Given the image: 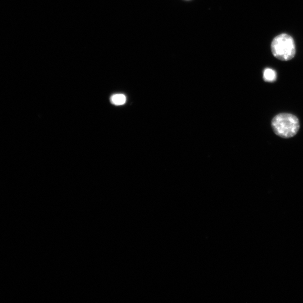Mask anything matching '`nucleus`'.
<instances>
[{
	"label": "nucleus",
	"instance_id": "f03ea898",
	"mask_svg": "<svg viewBox=\"0 0 303 303\" xmlns=\"http://www.w3.org/2000/svg\"><path fill=\"white\" fill-rule=\"evenodd\" d=\"M271 47L272 54L282 61H289L294 58L296 54L294 40L287 34L277 35L272 40Z\"/></svg>",
	"mask_w": 303,
	"mask_h": 303
},
{
	"label": "nucleus",
	"instance_id": "20e7f679",
	"mask_svg": "<svg viewBox=\"0 0 303 303\" xmlns=\"http://www.w3.org/2000/svg\"><path fill=\"white\" fill-rule=\"evenodd\" d=\"M110 101L112 104L121 106L125 104L126 97L124 94H115L111 97Z\"/></svg>",
	"mask_w": 303,
	"mask_h": 303
},
{
	"label": "nucleus",
	"instance_id": "7ed1b4c3",
	"mask_svg": "<svg viewBox=\"0 0 303 303\" xmlns=\"http://www.w3.org/2000/svg\"><path fill=\"white\" fill-rule=\"evenodd\" d=\"M276 72L272 69L266 68L264 70L263 79L268 83H273L276 80Z\"/></svg>",
	"mask_w": 303,
	"mask_h": 303
},
{
	"label": "nucleus",
	"instance_id": "f257e3e1",
	"mask_svg": "<svg viewBox=\"0 0 303 303\" xmlns=\"http://www.w3.org/2000/svg\"><path fill=\"white\" fill-rule=\"evenodd\" d=\"M271 127L275 134L282 138L295 136L300 128V121L296 116L289 113L276 115L271 121Z\"/></svg>",
	"mask_w": 303,
	"mask_h": 303
}]
</instances>
